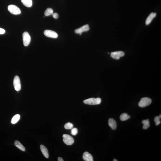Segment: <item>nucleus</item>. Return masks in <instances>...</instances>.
<instances>
[{
	"instance_id": "1",
	"label": "nucleus",
	"mask_w": 161,
	"mask_h": 161,
	"mask_svg": "<svg viewBox=\"0 0 161 161\" xmlns=\"http://www.w3.org/2000/svg\"><path fill=\"white\" fill-rule=\"evenodd\" d=\"M83 102L84 103L89 105H97L101 103V99L100 98H91L84 100Z\"/></svg>"
},
{
	"instance_id": "2",
	"label": "nucleus",
	"mask_w": 161,
	"mask_h": 161,
	"mask_svg": "<svg viewBox=\"0 0 161 161\" xmlns=\"http://www.w3.org/2000/svg\"><path fill=\"white\" fill-rule=\"evenodd\" d=\"M152 100L150 98L144 97L142 98L138 103V105L141 107H144L149 105L151 103Z\"/></svg>"
},
{
	"instance_id": "3",
	"label": "nucleus",
	"mask_w": 161,
	"mask_h": 161,
	"mask_svg": "<svg viewBox=\"0 0 161 161\" xmlns=\"http://www.w3.org/2000/svg\"><path fill=\"white\" fill-rule=\"evenodd\" d=\"M8 10L11 13L14 15L20 14L21 13L20 9L14 5H10L8 6Z\"/></svg>"
},
{
	"instance_id": "4",
	"label": "nucleus",
	"mask_w": 161,
	"mask_h": 161,
	"mask_svg": "<svg viewBox=\"0 0 161 161\" xmlns=\"http://www.w3.org/2000/svg\"><path fill=\"white\" fill-rule=\"evenodd\" d=\"M63 138L64 142L67 145H72L74 141L73 138L68 134H64Z\"/></svg>"
},
{
	"instance_id": "5",
	"label": "nucleus",
	"mask_w": 161,
	"mask_h": 161,
	"mask_svg": "<svg viewBox=\"0 0 161 161\" xmlns=\"http://www.w3.org/2000/svg\"><path fill=\"white\" fill-rule=\"evenodd\" d=\"M23 41L24 46H27L30 43L31 41V37L28 32H25L22 34Z\"/></svg>"
},
{
	"instance_id": "6",
	"label": "nucleus",
	"mask_w": 161,
	"mask_h": 161,
	"mask_svg": "<svg viewBox=\"0 0 161 161\" xmlns=\"http://www.w3.org/2000/svg\"><path fill=\"white\" fill-rule=\"evenodd\" d=\"M13 84L15 90L19 91L21 89V84L19 77L17 75L15 76L14 78Z\"/></svg>"
},
{
	"instance_id": "7",
	"label": "nucleus",
	"mask_w": 161,
	"mask_h": 161,
	"mask_svg": "<svg viewBox=\"0 0 161 161\" xmlns=\"http://www.w3.org/2000/svg\"><path fill=\"white\" fill-rule=\"evenodd\" d=\"M44 34L47 37L53 38H56L58 37V35L56 32L51 30H47L44 31Z\"/></svg>"
},
{
	"instance_id": "8",
	"label": "nucleus",
	"mask_w": 161,
	"mask_h": 161,
	"mask_svg": "<svg viewBox=\"0 0 161 161\" xmlns=\"http://www.w3.org/2000/svg\"><path fill=\"white\" fill-rule=\"evenodd\" d=\"M124 55L125 54L123 51H116L112 52L111 54V56L113 59L116 60H119L121 57H123Z\"/></svg>"
},
{
	"instance_id": "9",
	"label": "nucleus",
	"mask_w": 161,
	"mask_h": 161,
	"mask_svg": "<svg viewBox=\"0 0 161 161\" xmlns=\"http://www.w3.org/2000/svg\"><path fill=\"white\" fill-rule=\"evenodd\" d=\"M90 30V27L88 25H86L83 26L80 28L76 29L75 31V33L79 34L80 33H82L83 32H86Z\"/></svg>"
},
{
	"instance_id": "10",
	"label": "nucleus",
	"mask_w": 161,
	"mask_h": 161,
	"mask_svg": "<svg viewBox=\"0 0 161 161\" xmlns=\"http://www.w3.org/2000/svg\"><path fill=\"white\" fill-rule=\"evenodd\" d=\"M83 158L84 160L85 161H93V158L92 155L88 152H85L83 154Z\"/></svg>"
},
{
	"instance_id": "11",
	"label": "nucleus",
	"mask_w": 161,
	"mask_h": 161,
	"mask_svg": "<svg viewBox=\"0 0 161 161\" xmlns=\"http://www.w3.org/2000/svg\"><path fill=\"white\" fill-rule=\"evenodd\" d=\"M108 124L109 126L113 130H115L117 128L116 121L113 118H110L108 120Z\"/></svg>"
},
{
	"instance_id": "12",
	"label": "nucleus",
	"mask_w": 161,
	"mask_h": 161,
	"mask_svg": "<svg viewBox=\"0 0 161 161\" xmlns=\"http://www.w3.org/2000/svg\"><path fill=\"white\" fill-rule=\"evenodd\" d=\"M40 149L44 156L46 158H49L48 152L46 147L43 145H41L40 146Z\"/></svg>"
},
{
	"instance_id": "13",
	"label": "nucleus",
	"mask_w": 161,
	"mask_h": 161,
	"mask_svg": "<svg viewBox=\"0 0 161 161\" xmlns=\"http://www.w3.org/2000/svg\"><path fill=\"white\" fill-rule=\"evenodd\" d=\"M156 13H152L150 14L148 17L147 18L146 21V24L147 25H149L152 22V20L154 18L156 17Z\"/></svg>"
},
{
	"instance_id": "14",
	"label": "nucleus",
	"mask_w": 161,
	"mask_h": 161,
	"mask_svg": "<svg viewBox=\"0 0 161 161\" xmlns=\"http://www.w3.org/2000/svg\"><path fill=\"white\" fill-rule=\"evenodd\" d=\"M21 2L24 6L27 7H31L32 5V0H21Z\"/></svg>"
},
{
	"instance_id": "15",
	"label": "nucleus",
	"mask_w": 161,
	"mask_h": 161,
	"mask_svg": "<svg viewBox=\"0 0 161 161\" xmlns=\"http://www.w3.org/2000/svg\"><path fill=\"white\" fill-rule=\"evenodd\" d=\"M14 145L15 146L19 148V149L21 150L24 152L26 151V149L23 145L21 144L18 141H16L14 142Z\"/></svg>"
},
{
	"instance_id": "16",
	"label": "nucleus",
	"mask_w": 161,
	"mask_h": 161,
	"mask_svg": "<svg viewBox=\"0 0 161 161\" xmlns=\"http://www.w3.org/2000/svg\"><path fill=\"white\" fill-rule=\"evenodd\" d=\"M142 123L144 124L143 127V129H147L148 128H149L150 126L149 121L148 119H147L146 120H143L142 121Z\"/></svg>"
},
{
	"instance_id": "17",
	"label": "nucleus",
	"mask_w": 161,
	"mask_h": 161,
	"mask_svg": "<svg viewBox=\"0 0 161 161\" xmlns=\"http://www.w3.org/2000/svg\"><path fill=\"white\" fill-rule=\"evenodd\" d=\"M20 119V115L19 114H16L14 116L11 120V123L13 124H16Z\"/></svg>"
},
{
	"instance_id": "18",
	"label": "nucleus",
	"mask_w": 161,
	"mask_h": 161,
	"mask_svg": "<svg viewBox=\"0 0 161 161\" xmlns=\"http://www.w3.org/2000/svg\"><path fill=\"white\" fill-rule=\"evenodd\" d=\"M130 116L129 115L126 113H123L120 116V120L122 121H125L130 119Z\"/></svg>"
},
{
	"instance_id": "19",
	"label": "nucleus",
	"mask_w": 161,
	"mask_h": 161,
	"mask_svg": "<svg viewBox=\"0 0 161 161\" xmlns=\"http://www.w3.org/2000/svg\"><path fill=\"white\" fill-rule=\"evenodd\" d=\"M53 11L52 8H48L46 9L45 12V15L46 16H48L52 15L53 13Z\"/></svg>"
},
{
	"instance_id": "20",
	"label": "nucleus",
	"mask_w": 161,
	"mask_h": 161,
	"mask_svg": "<svg viewBox=\"0 0 161 161\" xmlns=\"http://www.w3.org/2000/svg\"><path fill=\"white\" fill-rule=\"evenodd\" d=\"M74 125L71 123L68 122L66 123L64 127L66 129H71L73 127Z\"/></svg>"
},
{
	"instance_id": "21",
	"label": "nucleus",
	"mask_w": 161,
	"mask_h": 161,
	"mask_svg": "<svg viewBox=\"0 0 161 161\" xmlns=\"http://www.w3.org/2000/svg\"><path fill=\"white\" fill-rule=\"evenodd\" d=\"M160 119L159 116H157L154 117V121L155 123V125L158 126L160 124Z\"/></svg>"
},
{
	"instance_id": "22",
	"label": "nucleus",
	"mask_w": 161,
	"mask_h": 161,
	"mask_svg": "<svg viewBox=\"0 0 161 161\" xmlns=\"http://www.w3.org/2000/svg\"><path fill=\"white\" fill-rule=\"evenodd\" d=\"M78 133V130L76 128H73L71 129V133L73 135H76Z\"/></svg>"
},
{
	"instance_id": "23",
	"label": "nucleus",
	"mask_w": 161,
	"mask_h": 161,
	"mask_svg": "<svg viewBox=\"0 0 161 161\" xmlns=\"http://www.w3.org/2000/svg\"><path fill=\"white\" fill-rule=\"evenodd\" d=\"M52 15L53 17L55 19H57L58 18L59 15L57 13H53Z\"/></svg>"
},
{
	"instance_id": "24",
	"label": "nucleus",
	"mask_w": 161,
	"mask_h": 161,
	"mask_svg": "<svg viewBox=\"0 0 161 161\" xmlns=\"http://www.w3.org/2000/svg\"><path fill=\"white\" fill-rule=\"evenodd\" d=\"M5 33V31L4 29L0 28V34H2Z\"/></svg>"
},
{
	"instance_id": "25",
	"label": "nucleus",
	"mask_w": 161,
	"mask_h": 161,
	"mask_svg": "<svg viewBox=\"0 0 161 161\" xmlns=\"http://www.w3.org/2000/svg\"><path fill=\"white\" fill-rule=\"evenodd\" d=\"M58 161H64L63 159H62V158L60 157H59V158H58Z\"/></svg>"
},
{
	"instance_id": "26",
	"label": "nucleus",
	"mask_w": 161,
	"mask_h": 161,
	"mask_svg": "<svg viewBox=\"0 0 161 161\" xmlns=\"http://www.w3.org/2000/svg\"><path fill=\"white\" fill-rule=\"evenodd\" d=\"M113 161H117L118 160H117L116 159H114V160H113Z\"/></svg>"
},
{
	"instance_id": "27",
	"label": "nucleus",
	"mask_w": 161,
	"mask_h": 161,
	"mask_svg": "<svg viewBox=\"0 0 161 161\" xmlns=\"http://www.w3.org/2000/svg\"><path fill=\"white\" fill-rule=\"evenodd\" d=\"M161 115H159V117L160 118V119H161Z\"/></svg>"
}]
</instances>
